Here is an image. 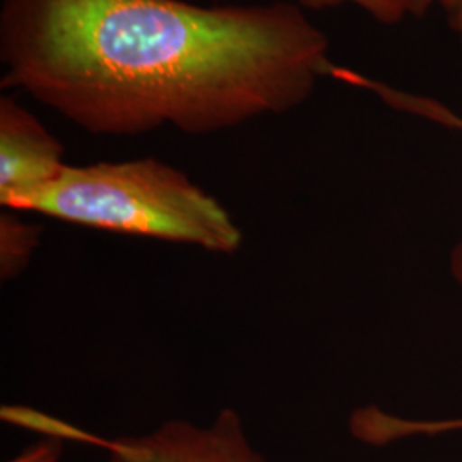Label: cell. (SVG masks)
<instances>
[{"label": "cell", "instance_id": "1", "mask_svg": "<svg viewBox=\"0 0 462 462\" xmlns=\"http://www.w3.org/2000/svg\"><path fill=\"white\" fill-rule=\"evenodd\" d=\"M0 62L2 88L106 137L223 133L295 110L337 72L290 2L4 0Z\"/></svg>", "mask_w": 462, "mask_h": 462}, {"label": "cell", "instance_id": "9", "mask_svg": "<svg viewBox=\"0 0 462 462\" xmlns=\"http://www.w3.org/2000/svg\"><path fill=\"white\" fill-rule=\"evenodd\" d=\"M435 2H439V0H408L410 14H423Z\"/></svg>", "mask_w": 462, "mask_h": 462}, {"label": "cell", "instance_id": "5", "mask_svg": "<svg viewBox=\"0 0 462 462\" xmlns=\"http://www.w3.org/2000/svg\"><path fill=\"white\" fill-rule=\"evenodd\" d=\"M430 116L446 122L447 125H456L462 127V120L456 118L444 110H433L430 108ZM452 271L456 278L462 282V245L454 252L452 259ZM364 437L368 444L374 446H385L389 442H394L401 437H410V435H437L444 431H452V430H462L461 420H447V421H410V420H401L396 416L382 413L377 408L368 410V413L364 418Z\"/></svg>", "mask_w": 462, "mask_h": 462}, {"label": "cell", "instance_id": "8", "mask_svg": "<svg viewBox=\"0 0 462 462\" xmlns=\"http://www.w3.org/2000/svg\"><path fill=\"white\" fill-rule=\"evenodd\" d=\"M439 4L444 7L447 16L450 19L452 28L462 34V0H439Z\"/></svg>", "mask_w": 462, "mask_h": 462}, {"label": "cell", "instance_id": "10", "mask_svg": "<svg viewBox=\"0 0 462 462\" xmlns=\"http://www.w3.org/2000/svg\"><path fill=\"white\" fill-rule=\"evenodd\" d=\"M461 42H462V34H461Z\"/></svg>", "mask_w": 462, "mask_h": 462}, {"label": "cell", "instance_id": "6", "mask_svg": "<svg viewBox=\"0 0 462 462\" xmlns=\"http://www.w3.org/2000/svg\"><path fill=\"white\" fill-rule=\"evenodd\" d=\"M42 226L19 217L17 211L5 209L0 215V276L17 278L32 263L40 245Z\"/></svg>", "mask_w": 462, "mask_h": 462}, {"label": "cell", "instance_id": "7", "mask_svg": "<svg viewBox=\"0 0 462 462\" xmlns=\"http://www.w3.org/2000/svg\"><path fill=\"white\" fill-rule=\"evenodd\" d=\"M219 2V0H215ZM307 7H336L343 4H351L380 23L394 24L402 17L410 14L408 0H301Z\"/></svg>", "mask_w": 462, "mask_h": 462}, {"label": "cell", "instance_id": "4", "mask_svg": "<svg viewBox=\"0 0 462 462\" xmlns=\"http://www.w3.org/2000/svg\"><path fill=\"white\" fill-rule=\"evenodd\" d=\"M64 144L11 95L0 98V204L23 213L66 168Z\"/></svg>", "mask_w": 462, "mask_h": 462}, {"label": "cell", "instance_id": "3", "mask_svg": "<svg viewBox=\"0 0 462 462\" xmlns=\"http://www.w3.org/2000/svg\"><path fill=\"white\" fill-rule=\"evenodd\" d=\"M106 462H271L250 444L242 416L231 408L208 425L171 420L139 437L108 444Z\"/></svg>", "mask_w": 462, "mask_h": 462}, {"label": "cell", "instance_id": "2", "mask_svg": "<svg viewBox=\"0 0 462 462\" xmlns=\"http://www.w3.org/2000/svg\"><path fill=\"white\" fill-rule=\"evenodd\" d=\"M23 213L215 254H233L244 242L233 216L215 196L156 158L67 165Z\"/></svg>", "mask_w": 462, "mask_h": 462}]
</instances>
